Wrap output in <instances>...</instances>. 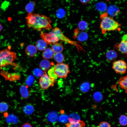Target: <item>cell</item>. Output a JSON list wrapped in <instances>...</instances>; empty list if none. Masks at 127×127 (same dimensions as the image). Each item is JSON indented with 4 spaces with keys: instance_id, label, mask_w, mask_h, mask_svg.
<instances>
[{
    "instance_id": "obj_1",
    "label": "cell",
    "mask_w": 127,
    "mask_h": 127,
    "mask_svg": "<svg viewBox=\"0 0 127 127\" xmlns=\"http://www.w3.org/2000/svg\"><path fill=\"white\" fill-rule=\"evenodd\" d=\"M27 25L29 28L38 31L42 29H52V21L50 17L43 15L29 13L25 18Z\"/></svg>"
},
{
    "instance_id": "obj_2",
    "label": "cell",
    "mask_w": 127,
    "mask_h": 127,
    "mask_svg": "<svg viewBox=\"0 0 127 127\" xmlns=\"http://www.w3.org/2000/svg\"><path fill=\"white\" fill-rule=\"evenodd\" d=\"M101 21L100 28L102 32L105 34L106 32L114 31L119 28L121 24L114 20L113 18L109 16L107 13L103 14L100 16Z\"/></svg>"
},
{
    "instance_id": "obj_3",
    "label": "cell",
    "mask_w": 127,
    "mask_h": 127,
    "mask_svg": "<svg viewBox=\"0 0 127 127\" xmlns=\"http://www.w3.org/2000/svg\"><path fill=\"white\" fill-rule=\"evenodd\" d=\"M16 53L7 49L0 51V67L11 64L16 59Z\"/></svg>"
},
{
    "instance_id": "obj_4",
    "label": "cell",
    "mask_w": 127,
    "mask_h": 127,
    "mask_svg": "<svg viewBox=\"0 0 127 127\" xmlns=\"http://www.w3.org/2000/svg\"><path fill=\"white\" fill-rule=\"evenodd\" d=\"M52 67L55 74L59 78H65L70 72L68 64L58 63Z\"/></svg>"
},
{
    "instance_id": "obj_5",
    "label": "cell",
    "mask_w": 127,
    "mask_h": 127,
    "mask_svg": "<svg viewBox=\"0 0 127 127\" xmlns=\"http://www.w3.org/2000/svg\"><path fill=\"white\" fill-rule=\"evenodd\" d=\"M56 83L55 80L50 78L46 72L40 77L38 82L41 88L45 90L50 87H53Z\"/></svg>"
},
{
    "instance_id": "obj_6",
    "label": "cell",
    "mask_w": 127,
    "mask_h": 127,
    "mask_svg": "<svg viewBox=\"0 0 127 127\" xmlns=\"http://www.w3.org/2000/svg\"><path fill=\"white\" fill-rule=\"evenodd\" d=\"M112 67L117 74H124L126 73L127 64L123 60H119L114 61L113 63Z\"/></svg>"
},
{
    "instance_id": "obj_7",
    "label": "cell",
    "mask_w": 127,
    "mask_h": 127,
    "mask_svg": "<svg viewBox=\"0 0 127 127\" xmlns=\"http://www.w3.org/2000/svg\"><path fill=\"white\" fill-rule=\"evenodd\" d=\"M58 38L59 40H61L67 42L78 47L79 44L77 42L72 41L65 36L62 33L61 30L58 27L52 29L51 31Z\"/></svg>"
},
{
    "instance_id": "obj_8",
    "label": "cell",
    "mask_w": 127,
    "mask_h": 127,
    "mask_svg": "<svg viewBox=\"0 0 127 127\" xmlns=\"http://www.w3.org/2000/svg\"><path fill=\"white\" fill-rule=\"evenodd\" d=\"M40 36L42 39L48 44H53L59 40L58 38L51 32L49 33L41 32Z\"/></svg>"
},
{
    "instance_id": "obj_9",
    "label": "cell",
    "mask_w": 127,
    "mask_h": 127,
    "mask_svg": "<svg viewBox=\"0 0 127 127\" xmlns=\"http://www.w3.org/2000/svg\"><path fill=\"white\" fill-rule=\"evenodd\" d=\"M127 34L124 35L122 37L121 41L114 45V47L120 52L124 54H127Z\"/></svg>"
},
{
    "instance_id": "obj_10",
    "label": "cell",
    "mask_w": 127,
    "mask_h": 127,
    "mask_svg": "<svg viewBox=\"0 0 127 127\" xmlns=\"http://www.w3.org/2000/svg\"><path fill=\"white\" fill-rule=\"evenodd\" d=\"M25 52L28 56L29 57H33L37 53V49L34 45H29L26 48Z\"/></svg>"
},
{
    "instance_id": "obj_11",
    "label": "cell",
    "mask_w": 127,
    "mask_h": 127,
    "mask_svg": "<svg viewBox=\"0 0 127 127\" xmlns=\"http://www.w3.org/2000/svg\"><path fill=\"white\" fill-rule=\"evenodd\" d=\"M54 65V63L51 62L46 59L42 60L39 64V66L40 69L43 71L46 72L52 66Z\"/></svg>"
},
{
    "instance_id": "obj_12",
    "label": "cell",
    "mask_w": 127,
    "mask_h": 127,
    "mask_svg": "<svg viewBox=\"0 0 127 127\" xmlns=\"http://www.w3.org/2000/svg\"><path fill=\"white\" fill-rule=\"evenodd\" d=\"M79 31L77 29L75 30L74 36V38H76L80 41H83L87 40L88 38L87 34L84 32L78 33Z\"/></svg>"
},
{
    "instance_id": "obj_13",
    "label": "cell",
    "mask_w": 127,
    "mask_h": 127,
    "mask_svg": "<svg viewBox=\"0 0 127 127\" xmlns=\"http://www.w3.org/2000/svg\"><path fill=\"white\" fill-rule=\"evenodd\" d=\"M127 75L122 76L119 79L117 83L119 85L120 87L123 89L125 93H127Z\"/></svg>"
},
{
    "instance_id": "obj_14",
    "label": "cell",
    "mask_w": 127,
    "mask_h": 127,
    "mask_svg": "<svg viewBox=\"0 0 127 127\" xmlns=\"http://www.w3.org/2000/svg\"><path fill=\"white\" fill-rule=\"evenodd\" d=\"M20 90L22 98L24 99H27L29 97V92L27 86L24 85H21L20 87Z\"/></svg>"
},
{
    "instance_id": "obj_15",
    "label": "cell",
    "mask_w": 127,
    "mask_h": 127,
    "mask_svg": "<svg viewBox=\"0 0 127 127\" xmlns=\"http://www.w3.org/2000/svg\"><path fill=\"white\" fill-rule=\"evenodd\" d=\"M54 52L52 49L48 48L45 49L42 54L43 57L45 59H51L52 58Z\"/></svg>"
},
{
    "instance_id": "obj_16",
    "label": "cell",
    "mask_w": 127,
    "mask_h": 127,
    "mask_svg": "<svg viewBox=\"0 0 127 127\" xmlns=\"http://www.w3.org/2000/svg\"><path fill=\"white\" fill-rule=\"evenodd\" d=\"M47 46V44L43 39L38 40L36 44V47L37 49L40 51L44 50L46 48Z\"/></svg>"
},
{
    "instance_id": "obj_17",
    "label": "cell",
    "mask_w": 127,
    "mask_h": 127,
    "mask_svg": "<svg viewBox=\"0 0 127 127\" xmlns=\"http://www.w3.org/2000/svg\"><path fill=\"white\" fill-rule=\"evenodd\" d=\"M85 125L84 122L80 120L76 122H69L65 124L66 127H85Z\"/></svg>"
},
{
    "instance_id": "obj_18",
    "label": "cell",
    "mask_w": 127,
    "mask_h": 127,
    "mask_svg": "<svg viewBox=\"0 0 127 127\" xmlns=\"http://www.w3.org/2000/svg\"><path fill=\"white\" fill-rule=\"evenodd\" d=\"M106 57L107 60L110 61L115 60L117 57V54L116 52L113 50L108 51L106 54Z\"/></svg>"
},
{
    "instance_id": "obj_19",
    "label": "cell",
    "mask_w": 127,
    "mask_h": 127,
    "mask_svg": "<svg viewBox=\"0 0 127 127\" xmlns=\"http://www.w3.org/2000/svg\"><path fill=\"white\" fill-rule=\"evenodd\" d=\"M51 48L54 53H56L62 52L64 48L62 44L56 42L53 44Z\"/></svg>"
},
{
    "instance_id": "obj_20",
    "label": "cell",
    "mask_w": 127,
    "mask_h": 127,
    "mask_svg": "<svg viewBox=\"0 0 127 127\" xmlns=\"http://www.w3.org/2000/svg\"><path fill=\"white\" fill-rule=\"evenodd\" d=\"M23 110L24 112L26 114L30 115L34 112V108L32 104L28 103L25 105L24 106Z\"/></svg>"
},
{
    "instance_id": "obj_21",
    "label": "cell",
    "mask_w": 127,
    "mask_h": 127,
    "mask_svg": "<svg viewBox=\"0 0 127 127\" xmlns=\"http://www.w3.org/2000/svg\"><path fill=\"white\" fill-rule=\"evenodd\" d=\"M6 120L8 123L16 124L18 122V119L15 115L11 114L9 115L6 117Z\"/></svg>"
},
{
    "instance_id": "obj_22",
    "label": "cell",
    "mask_w": 127,
    "mask_h": 127,
    "mask_svg": "<svg viewBox=\"0 0 127 127\" xmlns=\"http://www.w3.org/2000/svg\"><path fill=\"white\" fill-rule=\"evenodd\" d=\"M53 57L55 60L59 63H62L64 60V57L61 52L55 53Z\"/></svg>"
},
{
    "instance_id": "obj_23",
    "label": "cell",
    "mask_w": 127,
    "mask_h": 127,
    "mask_svg": "<svg viewBox=\"0 0 127 127\" xmlns=\"http://www.w3.org/2000/svg\"><path fill=\"white\" fill-rule=\"evenodd\" d=\"M58 117V114L55 111L52 112L48 115V118L50 121L54 122L56 121Z\"/></svg>"
},
{
    "instance_id": "obj_24",
    "label": "cell",
    "mask_w": 127,
    "mask_h": 127,
    "mask_svg": "<svg viewBox=\"0 0 127 127\" xmlns=\"http://www.w3.org/2000/svg\"><path fill=\"white\" fill-rule=\"evenodd\" d=\"M68 119L69 122L75 123L80 120L79 116L77 114L73 113L70 115Z\"/></svg>"
},
{
    "instance_id": "obj_25",
    "label": "cell",
    "mask_w": 127,
    "mask_h": 127,
    "mask_svg": "<svg viewBox=\"0 0 127 127\" xmlns=\"http://www.w3.org/2000/svg\"><path fill=\"white\" fill-rule=\"evenodd\" d=\"M36 5L35 2H31L27 4L25 7L26 11L28 13H32Z\"/></svg>"
},
{
    "instance_id": "obj_26",
    "label": "cell",
    "mask_w": 127,
    "mask_h": 127,
    "mask_svg": "<svg viewBox=\"0 0 127 127\" xmlns=\"http://www.w3.org/2000/svg\"><path fill=\"white\" fill-rule=\"evenodd\" d=\"M46 73V72L38 68L35 69L33 71L34 75L37 77H40Z\"/></svg>"
},
{
    "instance_id": "obj_27",
    "label": "cell",
    "mask_w": 127,
    "mask_h": 127,
    "mask_svg": "<svg viewBox=\"0 0 127 127\" xmlns=\"http://www.w3.org/2000/svg\"><path fill=\"white\" fill-rule=\"evenodd\" d=\"M35 79L32 75H30L28 76L25 80V83L28 86H31L33 83Z\"/></svg>"
},
{
    "instance_id": "obj_28",
    "label": "cell",
    "mask_w": 127,
    "mask_h": 127,
    "mask_svg": "<svg viewBox=\"0 0 127 127\" xmlns=\"http://www.w3.org/2000/svg\"><path fill=\"white\" fill-rule=\"evenodd\" d=\"M119 122L120 124L122 126H125L127 124V118L126 115H121L119 117Z\"/></svg>"
},
{
    "instance_id": "obj_29",
    "label": "cell",
    "mask_w": 127,
    "mask_h": 127,
    "mask_svg": "<svg viewBox=\"0 0 127 127\" xmlns=\"http://www.w3.org/2000/svg\"><path fill=\"white\" fill-rule=\"evenodd\" d=\"M108 11L109 13L111 15L114 16L118 13V9L114 6H111L109 8Z\"/></svg>"
},
{
    "instance_id": "obj_30",
    "label": "cell",
    "mask_w": 127,
    "mask_h": 127,
    "mask_svg": "<svg viewBox=\"0 0 127 127\" xmlns=\"http://www.w3.org/2000/svg\"><path fill=\"white\" fill-rule=\"evenodd\" d=\"M8 107V105L6 103L4 102H0V113H3L6 111Z\"/></svg>"
},
{
    "instance_id": "obj_31",
    "label": "cell",
    "mask_w": 127,
    "mask_h": 127,
    "mask_svg": "<svg viewBox=\"0 0 127 127\" xmlns=\"http://www.w3.org/2000/svg\"><path fill=\"white\" fill-rule=\"evenodd\" d=\"M78 26L80 30H84L87 28L88 24L85 21H81L79 23Z\"/></svg>"
},
{
    "instance_id": "obj_32",
    "label": "cell",
    "mask_w": 127,
    "mask_h": 127,
    "mask_svg": "<svg viewBox=\"0 0 127 127\" xmlns=\"http://www.w3.org/2000/svg\"><path fill=\"white\" fill-rule=\"evenodd\" d=\"M90 87V85L89 83H82L80 85V88L82 91L86 92L89 90Z\"/></svg>"
},
{
    "instance_id": "obj_33",
    "label": "cell",
    "mask_w": 127,
    "mask_h": 127,
    "mask_svg": "<svg viewBox=\"0 0 127 127\" xmlns=\"http://www.w3.org/2000/svg\"><path fill=\"white\" fill-rule=\"evenodd\" d=\"M48 76L51 78L56 80L57 78L54 72L53 67L48 70Z\"/></svg>"
},
{
    "instance_id": "obj_34",
    "label": "cell",
    "mask_w": 127,
    "mask_h": 127,
    "mask_svg": "<svg viewBox=\"0 0 127 127\" xmlns=\"http://www.w3.org/2000/svg\"><path fill=\"white\" fill-rule=\"evenodd\" d=\"M68 118V116L64 115H61L59 118V120L61 122L64 123L67 122Z\"/></svg>"
},
{
    "instance_id": "obj_35",
    "label": "cell",
    "mask_w": 127,
    "mask_h": 127,
    "mask_svg": "<svg viewBox=\"0 0 127 127\" xmlns=\"http://www.w3.org/2000/svg\"><path fill=\"white\" fill-rule=\"evenodd\" d=\"M98 127H111V125L108 123L103 121L100 123L99 124Z\"/></svg>"
},
{
    "instance_id": "obj_36",
    "label": "cell",
    "mask_w": 127,
    "mask_h": 127,
    "mask_svg": "<svg viewBox=\"0 0 127 127\" xmlns=\"http://www.w3.org/2000/svg\"><path fill=\"white\" fill-rule=\"evenodd\" d=\"M94 98L97 101L100 100L101 99V96L100 94L99 93H96L94 95Z\"/></svg>"
},
{
    "instance_id": "obj_37",
    "label": "cell",
    "mask_w": 127,
    "mask_h": 127,
    "mask_svg": "<svg viewBox=\"0 0 127 127\" xmlns=\"http://www.w3.org/2000/svg\"><path fill=\"white\" fill-rule=\"evenodd\" d=\"M97 8L98 9L100 8L99 10L101 11H103L105 10V9L102 8H106V6L105 5V4H99L97 5Z\"/></svg>"
},
{
    "instance_id": "obj_38",
    "label": "cell",
    "mask_w": 127,
    "mask_h": 127,
    "mask_svg": "<svg viewBox=\"0 0 127 127\" xmlns=\"http://www.w3.org/2000/svg\"><path fill=\"white\" fill-rule=\"evenodd\" d=\"M21 127H32V126L30 123H26L23 124Z\"/></svg>"
},
{
    "instance_id": "obj_39",
    "label": "cell",
    "mask_w": 127,
    "mask_h": 127,
    "mask_svg": "<svg viewBox=\"0 0 127 127\" xmlns=\"http://www.w3.org/2000/svg\"><path fill=\"white\" fill-rule=\"evenodd\" d=\"M80 2L83 4H86L89 2L90 0H79Z\"/></svg>"
},
{
    "instance_id": "obj_40",
    "label": "cell",
    "mask_w": 127,
    "mask_h": 127,
    "mask_svg": "<svg viewBox=\"0 0 127 127\" xmlns=\"http://www.w3.org/2000/svg\"><path fill=\"white\" fill-rule=\"evenodd\" d=\"M3 29V27L2 25L0 24V32Z\"/></svg>"
}]
</instances>
